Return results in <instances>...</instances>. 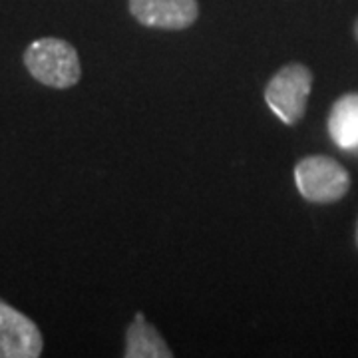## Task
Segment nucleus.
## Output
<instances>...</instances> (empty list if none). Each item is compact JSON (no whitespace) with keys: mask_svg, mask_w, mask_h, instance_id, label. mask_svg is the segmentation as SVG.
Returning a JSON list of instances; mask_svg holds the SVG:
<instances>
[{"mask_svg":"<svg viewBox=\"0 0 358 358\" xmlns=\"http://www.w3.org/2000/svg\"><path fill=\"white\" fill-rule=\"evenodd\" d=\"M126 358H171L173 352L164 341V336L154 327L138 315L126 331Z\"/></svg>","mask_w":358,"mask_h":358,"instance_id":"6","label":"nucleus"},{"mask_svg":"<svg viewBox=\"0 0 358 358\" xmlns=\"http://www.w3.org/2000/svg\"><path fill=\"white\" fill-rule=\"evenodd\" d=\"M313 80L315 78L310 68L301 62L285 64L268 80L265 88V102L279 115L282 124L296 126L305 117Z\"/></svg>","mask_w":358,"mask_h":358,"instance_id":"2","label":"nucleus"},{"mask_svg":"<svg viewBox=\"0 0 358 358\" xmlns=\"http://www.w3.org/2000/svg\"><path fill=\"white\" fill-rule=\"evenodd\" d=\"M357 245H358V225H357Z\"/></svg>","mask_w":358,"mask_h":358,"instance_id":"9","label":"nucleus"},{"mask_svg":"<svg viewBox=\"0 0 358 358\" xmlns=\"http://www.w3.org/2000/svg\"><path fill=\"white\" fill-rule=\"evenodd\" d=\"M129 13L141 26L155 30H185L199 16L197 0H129Z\"/></svg>","mask_w":358,"mask_h":358,"instance_id":"5","label":"nucleus"},{"mask_svg":"<svg viewBox=\"0 0 358 358\" xmlns=\"http://www.w3.org/2000/svg\"><path fill=\"white\" fill-rule=\"evenodd\" d=\"M24 66L30 76L48 88H72L82 76L76 48L62 38L34 40L24 52Z\"/></svg>","mask_w":358,"mask_h":358,"instance_id":"1","label":"nucleus"},{"mask_svg":"<svg viewBox=\"0 0 358 358\" xmlns=\"http://www.w3.org/2000/svg\"><path fill=\"white\" fill-rule=\"evenodd\" d=\"M355 36H357L358 40V18H357V22H355Z\"/></svg>","mask_w":358,"mask_h":358,"instance_id":"8","label":"nucleus"},{"mask_svg":"<svg viewBox=\"0 0 358 358\" xmlns=\"http://www.w3.org/2000/svg\"><path fill=\"white\" fill-rule=\"evenodd\" d=\"M329 134L343 150L358 148V94L350 92L333 103L329 115Z\"/></svg>","mask_w":358,"mask_h":358,"instance_id":"7","label":"nucleus"},{"mask_svg":"<svg viewBox=\"0 0 358 358\" xmlns=\"http://www.w3.org/2000/svg\"><path fill=\"white\" fill-rule=\"evenodd\" d=\"M294 183L310 203H334L350 189V176L329 155H307L294 167Z\"/></svg>","mask_w":358,"mask_h":358,"instance_id":"3","label":"nucleus"},{"mask_svg":"<svg viewBox=\"0 0 358 358\" xmlns=\"http://www.w3.org/2000/svg\"><path fill=\"white\" fill-rule=\"evenodd\" d=\"M42 348L36 322L0 299V358H38Z\"/></svg>","mask_w":358,"mask_h":358,"instance_id":"4","label":"nucleus"}]
</instances>
